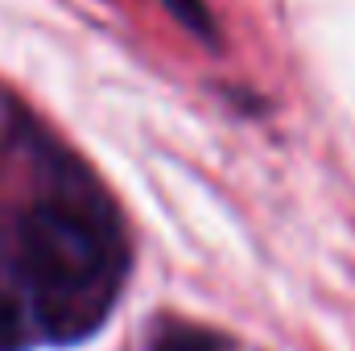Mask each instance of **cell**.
<instances>
[{
    "mask_svg": "<svg viewBox=\"0 0 355 351\" xmlns=\"http://www.w3.org/2000/svg\"><path fill=\"white\" fill-rule=\"evenodd\" d=\"M157 351H227L219 339H211V335H174V339H166Z\"/></svg>",
    "mask_w": 355,
    "mask_h": 351,
    "instance_id": "4",
    "label": "cell"
},
{
    "mask_svg": "<svg viewBox=\"0 0 355 351\" xmlns=\"http://www.w3.org/2000/svg\"><path fill=\"white\" fill-rule=\"evenodd\" d=\"M17 348H21V314H17V302L8 298V289L0 285V351Z\"/></svg>",
    "mask_w": 355,
    "mask_h": 351,
    "instance_id": "3",
    "label": "cell"
},
{
    "mask_svg": "<svg viewBox=\"0 0 355 351\" xmlns=\"http://www.w3.org/2000/svg\"><path fill=\"white\" fill-rule=\"evenodd\" d=\"M166 8L174 12L178 21L186 25V29H194L198 37H215V25H211V12H207V4L202 0H166Z\"/></svg>",
    "mask_w": 355,
    "mask_h": 351,
    "instance_id": "2",
    "label": "cell"
},
{
    "mask_svg": "<svg viewBox=\"0 0 355 351\" xmlns=\"http://www.w3.org/2000/svg\"><path fill=\"white\" fill-rule=\"evenodd\" d=\"M17 277L37 327L75 343L91 335L124 277V248L95 198L50 194L17 223Z\"/></svg>",
    "mask_w": 355,
    "mask_h": 351,
    "instance_id": "1",
    "label": "cell"
}]
</instances>
